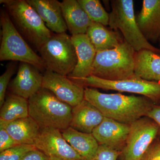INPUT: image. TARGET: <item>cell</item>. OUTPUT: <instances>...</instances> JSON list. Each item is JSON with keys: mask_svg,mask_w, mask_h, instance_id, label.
<instances>
[{"mask_svg": "<svg viewBox=\"0 0 160 160\" xmlns=\"http://www.w3.org/2000/svg\"><path fill=\"white\" fill-rule=\"evenodd\" d=\"M134 72L142 79L160 83V55L147 49L136 52Z\"/></svg>", "mask_w": 160, "mask_h": 160, "instance_id": "cell-20", "label": "cell"}, {"mask_svg": "<svg viewBox=\"0 0 160 160\" xmlns=\"http://www.w3.org/2000/svg\"><path fill=\"white\" fill-rule=\"evenodd\" d=\"M61 4L67 29L72 36L86 34L92 22L78 0H63Z\"/></svg>", "mask_w": 160, "mask_h": 160, "instance_id": "cell-18", "label": "cell"}, {"mask_svg": "<svg viewBox=\"0 0 160 160\" xmlns=\"http://www.w3.org/2000/svg\"><path fill=\"white\" fill-rule=\"evenodd\" d=\"M69 79L83 86L141 95L154 103L160 100V83L146 81L137 76L114 81L103 79L92 75L82 78Z\"/></svg>", "mask_w": 160, "mask_h": 160, "instance_id": "cell-8", "label": "cell"}, {"mask_svg": "<svg viewBox=\"0 0 160 160\" xmlns=\"http://www.w3.org/2000/svg\"><path fill=\"white\" fill-rule=\"evenodd\" d=\"M18 145L5 128L0 126V152Z\"/></svg>", "mask_w": 160, "mask_h": 160, "instance_id": "cell-28", "label": "cell"}, {"mask_svg": "<svg viewBox=\"0 0 160 160\" xmlns=\"http://www.w3.org/2000/svg\"><path fill=\"white\" fill-rule=\"evenodd\" d=\"M2 126L18 145H34L41 128L30 117L7 122L0 120Z\"/></svg>", "mask_w": 160, "mask_h": 160, "instance_id": "cell-19", "label": "cell"}, {"mask_svg": "<svg viewBox=\"0 0 160 160\" xmlns=\"http://www.w3.org/2000/svg\"><path fill=\"white\" fill-rule=\"evenodd\" d=\"M136 52L125 41L114 49L98 52L90 75L112 81L135 77Z\"/></svg>", "mask_w": 160, "mask_h": 160, "instance_id": "cell-4", "label": "cell"}, {"mask_svg": "<svg viewBox=\"0 0 160 160\" xmlns=\"http://www.w3.org/2000/svg\"><path fill=\"white\" fill-rule=\"evenodd\" d=\"M71 38L77 56V64L67 77L71 79L87 77L91 75L96 50L86 34L71 36Z\"/></svg>", "mask_w": 160, "mask_h": 160, "instance_id": "cell-14", "label": "cell"}, {"mask_svg": "<svg viewBox=\"0 0 160 160\" xmlns=\"http://www.w3.org/2000/svg\"><path fill=\"white\" fill-rule=\"evenodd\" d=\"M137 22L144 36L153 42L160 39V0H143L136 17Z\"/></svg>", "mask_w": 160, "mask_h": 160, "instance_id": "cell-15", "label": "cell"}, {"mask_svg": "<svg viewBox=\"0 0 160 160\" xmlns=\"http://www.w3.org/2000/svg\"><path fill=\"white\" fill-rule=\"evenodd\" d=\"M88 17L93 22L109 26V14L99 0H78Z\"/></svg>", "mask_w": 160, "mask_h": 160, "instance_id": "cell-24", "label": "cell"}, {"mask_svg": "<svg viewBox=\"0 0 160 160\" xmlns=\"http://www.w3.org/2000/svg\"><path fill=\"white\" fill-rule=\"evenodd\" d=\"M29 116L41 129L62 130L69 126L72 108L57 98L51 92L42 88L28 99Z\"/></svg>", "mask_w": 160, "mask_h": 160, "instance_id": "cell-3", "label": "cell"}, {"mask_svg": "<svg viewBox=\"0 0 160 160\" xmlns=\"http://www.w3.org/2000/svg\"><path fill=\"white\" fill-rule=\"evenodd\" d=\"M122 152L105 145H99L95 154L90 160H117Z\"/></svg>", "mask_w": 160, "mask_h": 160, "instance_id": "cell-27", "label": "cell"}, {"mask_svg": "<svg viewBox=\"0 0 160 160\" xmlns=\"http://www.w3.org/2000/svg\"><path fill=\"white\" fill-rule=\"evenodd\" d=\"M36 149L34 145H18L0 152V160H21L29 151Z\"/></svg>", "mask_w": 160, "mask_h": 160, "instance_id": "cell-25", "label": "cell"}, {"mask_svg": "<svg viewBox=\"0 0 160 160\" xmlns=\"http://www.w3.org/2000/svg\"><path fill=\"white\" fill-rule=\"evenodd\" d=\"M0 24L2 27L0 61L28 63L41 72L46 71L42 58L16 29L6 9H1Z\"/></svg>", "mask_w": 160, "mask_h": 160, "instance_id": "cell-5", "label": "cell"}, {"mask_svg": "<svg viewBox=\"0 0 160 160\" xmlns=\"http://www.w3.org/2000/svg\"><path fill=\"white\" fill-rule=\"evenodd\" d=\"M142 160H160V140L153 142Z\"/></svg>", "mask_w": 160, "mask_h": 160, "instance_id": "cell-29", "label": "cell"}, {"mask_svg": "<svg viewBox=\"0 0 160 160\" xmlns=\"http://www.w3.org/2000/svg\"><path fill=\"white\" fill-rule=\"evenodd\" d=\"M46 70L68 76L77 64L71 36L66 32L53 33L39 50Z\"/></svg>", "mask_w": 160, "mask_h": 160, "instance_id": "cell-7", "label": "cell"}, {"mask_svg": "<svg viewBox=\"0 0 160 160\" xmlns=\"http://www.w3.org/2000/svg\"><path fill=\"white\" fill-rule=\"evenodd\" d=\"M17 63L11 62L6 67L4 73L0 77V107L2 106L6 99V89L9 87L12 77L15 72Z\"/></svg>", "mask_w": 160, "mask_h": 160, "instance_id": "cell-26", "label": "cell"}, {"mask_svg": "<svg viewBox=\"0 0 160 160\" xmlns=\"http://www.w3.org/2000/svg\"><path fill=\"white\" fill-rule=\"evenodd\" d=\"M159 133L157 124L143 117L130 125V129L121 155L123 160H142Z\"/></svg>", "mask_w": 160, "mask_h": 160, "instance_id": "cell-9", "label": "cell"}, {"mask_svg": "<svg viewBox=\"0 0 160 160\" xmlns=\"http://www.w3.org/2000/svg\"><path fill=\"white\" fill-rule=\"evenodd\" d=\"M21 160H51L42 152L37 149H33L26 153Z\"/></svg>", "mask_w": 160, "mask_h": 160, "instance_id": "cell-30", "label": "cell"}, {"mask_svg": "<svg viewBox=\"0 0 160 160\" xmlns=\"http://www.w3.org/2000/svg\"><path fill=\"white\" fill-rule=\"evenodd\" d=\"M40 16L46 27L55 33L66 32L61 2L57 0H26Z\"/></svg>", "mask_w": 160, "mask_h": 160, "instance_id": "cell-16", "label": "cell"}, {"mask_svg": "<svg viewBox=\"0 0 160 160\" xmlns=\"http://www.w3.org/2000/svg\"><path fill=\"white\" fill-rule=\"evenodd\" d=\"M159 41L160 43V40H159Z\"/></svg>", "mask_w": 160, "mask_h": 160, "instance_id": "cell-33", "label": "cell"}, {"mask_svg": "<svg viewBox=\"0 0 160 160\" xmlns=\"http://www.w3.org/2000/svg\"><path fill=\"white\" fill-rule=\"evenodd\" d=\"M84 99L97 108L105 117L128 125L146 117L154 105L144 96L102 93L92 88H85Z\"/></svg>", "mask_w": 160, "mask_h": 160, "instance_id": "cell-1", "label": "cell"}, {"mask_svg": "<svg viewBox=\"0 0 160 160\" xmlns=\"http://www.w3.org/2000/svg\"><path fill=\"white\" fill-rule=\"evenodd\" d=\"M43 75L42 86L51 92L59 99L72 107L84 99V86L66 76L46 70Z\"/></svg>", "mask_w": 160, "mask_h": 160, "instance_id": "cell-11", "label": "cell"}, {"mask_svg": "<svg viewBox=\"0 0 160 160\" xmlns=\"http://www.w3.org/2000/svg\"><path fill=\"white\" fill-rule=\"evenodd\" d=\"M104 118L97 108L84 99L72 107L69 127L85 133H92Z\"/></svg>", "mask_w": 160, "mask_h": 160, "instance_id": "cell-17", "label": "cell"}, {"mask_svg": "<svg viewBox=\"0 0 160 160\" xmlns=\"http://www.w3.org/2000/svg\"><path fill=\"white\" fill-rule=\"evenodd\" d=\"M61 132L64 138L83 160H90L93 157L99 145L92 133L78 131L69 126Z\"/></svg>", "mask_w": 160, "mask_h": 160, "instance_id": "cell-21", "label": "cell"}, {"mask_svg": "<svg viewBox=\"0 0 160 160\" xmlns=\"http://www.w3.org/2000/svg\"><path fill=\"white\" fill-rule=\"evenodd\" d=\"M86 34L97 52L114 49L124 41L116 32L93 22L88 27Z\"/></svg>", "mask_w": 160, "mask_h": 160, "instance_id": "cell-22", "label": "cell"}, {"mask_svg": "<svg viewBox=\"0 0 160 160\" xmlns=\"http://www.w3.org/2000/svg\"><path fill=\"white\" fill-rule=\"evenodd\" d=\"M34 145L37 149L49 158L61 160H83L64 138L59 129L51 128L41 129Z\"/></svg>", "mask_w": 160, "mask_h": 160, "instance_id": "cell-10", "label": "cell"}, {"mask_svg": "<svg viewBox=\"0 0 160 160\" xmlns=\"http://www.w3.org/2000/svg\"><path fill=\"white\" fill-rule=\"evenodd\" d=\"M130 125L104 118L92 134L99 145H105L122 152L129 134Z\"/></svg>", "mask_w": 160, "mask_h": 160, "instance_id": "cell-13", "label": "cell"}, {"mask_svg": "<svg viewBox=\"0 0 160 160\" xmlns=\"http://www.w3.org/2000/svg\"><path fill=\"white\" fill-rule=\"evenodd\" d=\"M146 117L157 124L159 127V133L160 134V105H154L147 113Z\"/></svg>", "mask_w": 160, "mask_h": 160, "instance_id": "cell-31", "label": "cell"}, {"mask_svg": "<svg viewBox=\"0 0 160 160\" xmlns=\"http://www.w3.org/2000/svg\"><path fill=\"white\" fill-rule=\"evenodd\" d=\"M20 34L38 52L52 33L26 0H1Z\"/></svg>", "mask_w": 160, "mask_h": 160, "instance_id": "cell-2", "label": "cell"}, {"mask_svg": "<svg viewBox=\"0 0 160 160\" xmlns=\"http://www.w3.org/2000/svg\"><path fill=\"white\" fill-rule=\"evenodd\" d=\"M43 75L35 67L20 62L16 77L9 83L10 93L28 100L42 86Z\"/></svg>", "mask_w": 160, "mask_h": 160, "instance_id": "cell-12", "label": "cell"}, {"mask_svg": "<svg viewBox=\"0 0 160 160\" xmlns=\"http://www.w3.org/2000/svg\"><path fill=\"white\" fill-rule=\"evenodd\" d=\"M50 160H61L58 159L56 158H53V157H50Z\"/></svg>", "mask_w": 160, "mask_h": 160, "instance_id": "cell-32", "label": "cell"}, {"mask_svg": "<svg viewBox=\"0 0 160 160\" xmlns=\"http://www.w3.org/2000/svg\"><path fill=\"white\" fill-rule=\"evenodd\" d=\"M109 14V26L111 29L119 30L125 42L135 50H151L160 54V49L146 40L137 22L132 0H112Z\"/></svg>", "mask_w": 160, "mask_h": 160, "instance_id": "cell-6", "label": "cell"}, {"mask_svg": "<svg viewBox=\"0 0 160 160\" xmlns=\"http://www.w3.org/2000/svg\"><path fill=\"white\" fill-rule=\"evenodd\" d=\"M29 116L28 100L10 94L5 99L0 110V120L9 122Z\"/></svg>", "mask_w": 160, "mask_h": 160, "instance_id": "cell-23", "label": "cell"}]
</instances>
